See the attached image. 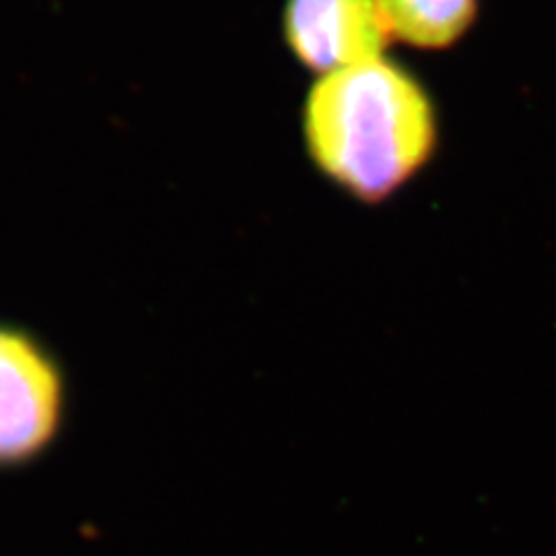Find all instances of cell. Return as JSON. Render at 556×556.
<instances>
[{
    "label": "cell",
    "instance_id": "1",
    "mask_svg": "<svg viewBox=\"0 0 556 556\" xmlns=\"http://www.w3.org/2000/svg\"><path fill=\"white\" fill-rule=\"evenodd\" d=\"M302 139L329 184L362 204H380L429 167L441 144V118L425 81L380 56L313 79L302 104Z\"/></svg>",
    "mask_w": 556,
    "mask_h": 556
},
{
    "label": "cell",
    "instance_id": "2",
    "mask_svg": "<svg viewBox=\"0 0 556 556\" xmlns=\"http://www.w3.org/2000/svg\"><path fill=\"white\" fill-rule=\"evenodd\" d=\"M70 374L38 329L0 318V476L47 459L70 420Z\"/></svg>",
    "mask_w": 556,
    "mask_h": 556
},
{
    "label": "cell",
    "instance_id": "4",
    "mask_svg": "<svg viewBox=\"0 0 556 556\" xmlns=\"http://www.w3.org/2000/svg\"><path fill=\"white\" fill-rule=\"evenodd\" d=\"M392 42L420 51L455 49L473 30L480 0H376Z\"/></svg>",
    "mask_w": 556,
    "mask_h": 556
},
{
    "label": "cell",
    "instance_id": "3",
    "mask_svg": "<svg viewBox=\"0 0 556 556\" xmlns=\"http://www.w3.org/2000/svg\"><path fill=\"white\" fill-rule=\"evenodd\" d=\"M281 35L313 77L386 56L392 45L376 0H286Z\"/></svg>",
    "mask_w": 556,
    "mask_h": 556
}]
</instances>
